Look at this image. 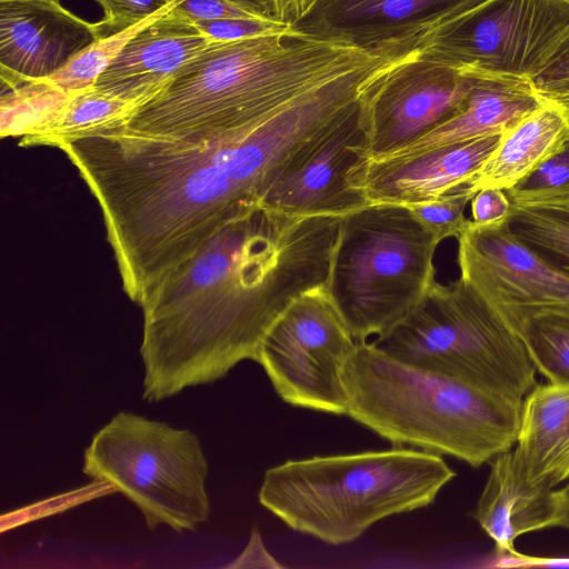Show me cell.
Returning a JSON list of instances; mask_svg holds the SVG:
<instances>
[{
    "label": "cell",
    "instance_id": "6da1fadb",
    "mask_svg": "<svg viewBox=\"0 0 569 569\" xmlns=\"http://www.w3.org/2000/svg\"><path fill=\"white\" fill-rule=\"evenodd\" d=\"M340 78L247 126L173 137L120 127L61 146L96 198L122 288L141 305L173 269L352 110Z\"/></svg>",
    "mask_w": 569,
    "mask_h": 569
},
{
    "label": "cell",
    "instance_id": "7a4b0ae2",
    "mask_svg": "<svg viewBox=\"0 0 569 569\" xmlns=\"http://www.w3.org/2000/svg\"><path fill=\"white\" fill-rule=\"evenodd\" d=\"M340 222L261 204L227 220L140 305L142 398L164 400L254 360L292 301L326 286Z\"/></svg>",
    "mask_w": 569,
    "mask_h": 569
},
{
    "label": "cell",
    "instance_id": "3957f363",
    "mask_svg": "<svg viewBox=\"0 0 569 569\" xmlns=\"http://www.w3.org/2000/svg\"><path fill=\"white\" fill-rule=\"evenodd\" d=\"M389 50L327 41L292 27L216 41L182 64L123 127L173 137L232 131Z\"/></svg>",
    "mask_w": 569,
    "mask_h": 569
},
{
    "label": "cell",
    "instance_id": "277c9868",
    "mask_svg": "<svg viewBox=\"0 0 569 569\" xmlns=\"http://www.w3.org/2000/svg\"><path fill=\"white\" fill-rule=\"evenodd\" d=\"M343 382L346 415L393 446L472 467L516 445L522 400L397 360L359 342Z\"/></svg>",
    "mask_w": 569,
    "mask_h": 569
},
{
    "label": "cell",
    "instance_id": "5b68a950",
    "mask_svg": "<svg viewBox=\"0 0 569 569\" xmlns=\"http://www.w3.org/2000/svg\"><path fill=\"white\" fill-rule=\"evenodd\" d=\"M455 477L442 456L393 446L287 460L266 470L258 500L290 529L338 546L430 506Z\"/></svg>",
    "mask_w": 569,
    "mask_h": 569
},
{
    "label": "cell",
    "instance_id": "8992f818",
    "mask_svg": "<svg viewBox=\"0 0 569 569\" xmlns=\"http://www.w3.org/2000/svg\"><path fill=\"white\" fill-rule=\"evenodd\" d=\"M439 243L403 204H369L341 218L325 287L358 343L389 331L425 297Z\"/></svg>",
    "mask_w": 569,
    "mask_h": 569
},
{
    "label": "cell",
    "instance_id": "52a82bcc",
    "mask_svg": "<svg viewBox=\"0 0 569 569\" xmlns=\"http://www.w3.org/2000/svg\"><path fill=\"white\" fill-rule=\"evenodd\" d=\"M373 345L402 362L523 399L537 385L520 337L461 278L431 286Z\"/></svg>",
    "mask_w": 569,
    "mask_h": 569
},
{
    "label": "cell",
    "instance_id": "ba28073f",
    "mask_svg": "<svg viewBox=\"0 0 569 569\" xmlns=\"http://www.w3.org/2000/svg\"><path fill=\"white\" fill-rule=\"evenodd\" d=\"M82 471L113 485L141 511L149 529L194 530L208 521V462L188 429L121 411L92 437Z\"/></svg>",
    "mask_w": 569,
    "mask_h": 569
},
{
    "label": "cell",
    "instance_id": "9c48e42d",
    "mask_svg": "<svg viewBox=\"0 0 569 569\" xmlns=\"http://www.w3.org/2000/svg\"><path fill=\"white\" fill-rule=\"evenodd\" d=\"M568 36L565 0H482L429 34L419 56L461 73L533 80Z\"/></svg>",
    "mask_w": 569,
    "mask_h": 569
},
{
    "label": "cell",
    "instance_id": "30bf717a",
    "mask_svg": "<svg viewBox=\"0 0 569 569\" xmlns=\"http://www.w3.org/2000/svg\"><path fill=\"white\" fill-rule=\"evenodd\" d=\"M357 343L320 286L299 296L276 320L254 361L286 403L346 415L343 373Z\"/></svg>",
    "mask_w": 569,
    "mask_h": 569
},
{
    "label": "cell",
    "instance_id": "8fae6325",
    "mask_svg": "<svg viewBox=\"0 0 569 569\" xmlns=\"http://www.w3.org/2000/svg\"><path fill=\"white\" fill-rule=\"evenodd\" d=\"M457 240L460 278L508 326L541 313L569 317V276L515 238L506 223L468 219Z\"/></svg>",
    "mask_w": 569,
    "mask_h": 569
},
{
    "label": "cell",
    "instance_id": "7c38bea8",
    "mask_svg": "<svg viewBox=\"0 0 569 569\" xmlns=\"http://www.w3.org/2000/svg\"><path fill=\"white\" fill-rule=\"evenodd\" d=\"M419 54L420 48L390 64L360 97L368 159L391 153L429 131L448 118L470 90L471 74Z\"/></svg>",
    "mask_w": 569,
    "mask_h": 569
},
{
    "label": "cell",
    "instance_id": "4fadbf2b",
    "mask_svg": "<svg viewBox=\"0 0 569 569\" xmlns=\"http://www.w3.org/2000/svg\"><path fill=\"white\" fill-rule=\"evenodd\" d=\"M367 156L359 106L326 133L272 183L260 204L297 216L343 217L370 204L349 181L350 170Z\"/></svg>",
    "mask_w": 569,
    "mask_h": 569
},
{
    "label": "cell",
    "instance_id": "5bb4252c",
    "mask_svg": "<svg viewBox=\"0 0 569 569\" xmlns=\"http://www.w3.org/2000/svg\"><path fill=\"white\" fill-rule=\"evenodd\" d=\"M482 0H315L291 27L308 36L377 50L417 44Z\"/></svg>",
    "mask_w": 569,
    "mask_h": 569
},
{
    "label": "cell",
    "instance_id": "9a60e30c",
    "mask_svg": "<svg viewBox=\"0 0 569 569\" xmlns=\"http://www.w3.org/2000/svg\"><path fill=\"white\" fill-rule=\"evenodd\" d=\"M503 134L429 148L403 157L371 160L365 156L350 170L349 181L370 204L408 206L463 189L472 190L479 171Z\"/></svg>",
    "mask_w": 569,
    "mask_h": 569
},
{
    "label": "cell",
    "instance_id": "2e32d148",
    "mask_svg": "<svg viewBox=\"0 0 569 569\" xmlns=\"http://www.w3.org/2000/svg\"><path fill=\"white\" fill-rule=\"evenodd\" d=\"M102 36L101 21L83 20L59 0L1 1V89L49 78Z\"/></svg>",
    "mask_w": 569,
    "mask_h": 569
},
{
    "label": "cell",
    "instance_id": "e0dca14e",
    "mask_svg": "<svg viewBox=\"0 0 569 569\" xmlns=\"http://www.w3.org/2000/svg\"><path fill=\"white\" fill-rule=\"evenodd\" d=\"M181 1L138 31L93 88L140 108L182 64L216 42L178 9Z\"/></svg>",
    "mask_w": 569,
    "mask_h": 569
},
{
    "label": "cell",
    "instance_id": "ac0fdd59",
    "mask_svg": "<svg viewBox=\"0 0 569 569\" xmlns=\"http://www.w3.org/2000/svg\"><path fill=\"white\" fill-rule=\"evenodd\" d=\"M465 74L473 77L472 84L448 118L410 143L377 159L403 157L429 148L506 132L547 101L530 79L487 72Z\"/></svg>",
    "mask_w": 569,
    "mask_h": 569
},
{
    "label": "cell",
    "instance_id": "d6986e66",
    "mask_svg": "<svg viewBox=\"0 0 569 569\" xmlns=\"http://www.w3.org/2000/svg\"><path fill=\"white\" fill-rule=\"evenodd\" d=\"M473 517L503 557L519 555L515 541L522 535L556 527L558 493L528 479L516 449L496 456Z\"/></svg>",
    "mask_w": 569,
    "mask_h": 569
},
{
    "label": "cell",
    "instance_id": "ffe728a7",
    "mask_svg": "<svg viewBox=\"0 0 569 569\" xmlns=\"http://www.w3.org/2000/svg\"><path fill=\"white\" fill-rule=\"evenodd\" d=\"M516 451L529 480L569 479V385H536L523 398Z\"/></svg>",
    "mask_w": 569,
    "mask_h": 569
},
{
    "label": "cell",
    "instance_id": "44dd1931",
    "mask_svg": "<svg viewBox=\"0 0 569 569\" xmlns=\"http://www.w3.org/2000/svg\"><path fill=\"white\" fill-rule=\"evenodd\" d=\"M569 137V109L546 101L505 132L479 171L472 190H507L549 158Z\"/></svg>",
    "mask_w": 569,
    "mask_h": 569
},
{
    "label": "cell",
    "instance_id": "7402d4cb",
    "mask_svg": "<svg viewBox=\"0 0 569 569\" xmlns=\"http://www.w3.org/2000/svg\"><path fill=\"white\" fill-rule=\"evenodd\" d=\"M138 104L93 87L77 92L46 122L21 137V147L63 144L127 126Z\"/></svg>",
    "mask_w": 569,
    "mask_h": 569
},
{
    "label": "cell",
    "instance_id": "603a6c76",
    "mask_svg": "<svg viewBox=\"0 0 569 569\" xmlns=\"http://www.w3.org/2000/svg\"><path fill=\"white\" fill-rule=\"evenodd\" d=\"M505 223L515 238L569 276V198L511 202Z\"/></svg>",
    "mask_w": 569,
    "mask_h": 569
},
{
    "label": "cell",
    "instance_id": "cb8c5ba5",
    "mask_svg": "<svg viewBox=\"0 0 569 569\" xmlns=\"http://www.w3.org/2000/svg\"><path fill=\"white\" fill-rule=\"evenodd\" d=\"M548 382L569 385V317L541 313L509 326Z\"/></svg>",
    "mask_w": 569,
    "mask_h": 569
},
{
    "label": "cell",
    "instance_id": "d4e9b609",
    "mask_svg": "<svg viewBox=\"0 0 569 569\" xmlns=\"http://www.w3.org/2000/svg\"><path fill=\"white\" fill-rule=\"evenodd\" d=\"M72 94L47 79L1 89V137H22L59 111Z\"/></svg>",
    "mask_w": 569,
    "mask_h": 569
},
{
    "label": "cell",
    "instance_id": "484cf974",
    "mask_svg": "<svg viewBox=\"0 0 569 569\" xmlns=\"http://www.w3.org/2000/svg\"><path fill=\"white\" fill-rule=\"evenodd\" d=\"M178 1H171L153 16L130 28L100 37L77 53L63 68L47 78V80L69 94H74L93 87L98 77L108 68L128 41L146 24L170 9Z\"/></svg>",
    "mask_w": 569,
    "mask_h": 569
},
{
    "label": "cell",
    "instance_id": "4316f807",
    "mask_svg": "<svg viewBox=\"0 0 569 569\" xmlns=\"http://www.w3.org/2000/svg\"><path fill=\"white\" fill-rule=\"evenodd\" d=\"M505 192L511 202L569 198V137L538 168Z\"/></svg>",
    "mask_w": 569,
    "mask_h": 569
},
{
    "label": "cell",
    "instance_id": "83f0119b",
    "mask_svg": "<svg viewBox=\"0 0 569 569\" xmlns=\"http://www.w3.org/2000/svg\"><path fill=\"white\" fill-rule=\"evenodd\" d=\"M475 193L463 189L436 200L408 204L412 214L435 238L441 242L448 238H458L468 219L465 210Z\"/></svg>",
    "mask_w": 569,
    "mask_h": 569
},
{
    "label": "cell",
    "instance_id": "f1b7e54d",
    "mask_svg": "<svg viewBox=\"0 0 569 569\" xmlns=\"http://www.w3.org/2000/svg\"><path fill=\"white\" fill-rule=\"evenodd\" d=\"M116 491V488L110 482L92 479L90 483L76 490L26 506L24 508L10 512L9 515H2L1 531L3 532L6 529L21 526L22 523L31 520L49 517L52 513L64 511L79 503H83L88 500L110 495Z\"/></svg>",
    "mask_w": 569,
    "mask_h": 569
},
{
    "label": "cell",
    "instance_id": "f546056e",
    "mask_svg": "<svg viewBox=\"0 0 569 569\" xmlns=\"http://www.w3.org/2000/svg\"><path fill=\"white\" fill-rule=\"evenodd\" d=\"M194 23L204 34L217 41H236L280 33L291 28L280 20L261 17L196 20Z\"/></svg>",
    "mask_w": 569,
    "mask_h": 569
},
{
    "label": "cell",
    "instance_id": "4dcf8cb0",
    "mask_svg": "<svg viewBox=\"0 0 569 569\" xmlns=\"http://www.w3.org/2000/svg\"><path fill=\"white\" fill-rule=\"evenodd\" d=\"M103 10L106 36L130 28L168 6L169 0H96Z\"/></svg>",
    "mask_w": 569,
    "mask_h": 569
},
{
    "label": "cell",
    "instance_id": "1f68e13d",
    "mask_svg": "<svg viewBox=\"0 0 569 569\" xmlns=\"http://www.w3.org/2000/svg\"><path fill=\"white\" fill-rule=\"evenodd\" d=\"M532 82L542 98L569 109V36Z\"/></svg>",
    "mask_w": 569,
    "mask_h": 569
},
{
    "label": "cell",
    "instance_id": "d6a6232c",
    "mask_svg": "<svg viewBox=\"0 0 569 569\" xmlns=\"http://www.w3.org/2000/svg\"><path fill=\"white\" fill-rule=\"evenodd\" d=\"M470 202L471 221L480 226L502 224L511 210V201L505 190L497 188L479 190Z\"/></svg>",
    "mask_w": 569,
    "mask_h": 569
},
{
    "label": "cell",
    "instance_id": "836d02e7",
    "mask_svg": "<svg viewBox=\"0 0 569 569\" xmlns=\"http://www.w3.org/2000/svg\"><path fill=\"white\" fill-rule=\"evenodd\" d=\"M178 9L193 21L261 17L229 0H182Z\"/></svg>",
    "mask_w": 569,
    "mask_h": 569
},
{
    "label": "cell",
    "instance_id": "e575fe53",
    "mask_svg": "<svg viewBox=\"0 0 569 569\" xmlns=\"http://www.w3.org/2000/svg\"><path fill=\"white\" fill-rule=\"evenodd\" d=\"M226 568H283L267 550L257 528H253L247 547Z\"/></svg>",
    "mask_w": 569,
    "mask_h": 569
},
{
    "label": "cell",
    "instance_id": "d590c367",
    "mask_svg": "<svg viewBox=\"0 0 569 569\" xmlns=\"http://www.w3.org/2000/svg\"><path fill=\"white\" fill-rule=\"evenodd\" d=\"M315 0H271L278 20L292 26L311 7Z\"/></svg>",
    "mask_w": 569,
    "mask_h": 569
},
{
    "label": "cell",
    "instance_id": "8d00e7d4",
    "mask_svg": "<svg viewBox=\"0 0 569 569\" xmlns=\"http://www.w3.org/2000/svg\"><path fill=\"white\" fill-rule=\"evenodd\" d=\"M173 1V0H169ZM232 1L247 10L251 11L254 14L277 19L273 11V6L271 0H229ZM278 20V19H277Z\"/></svg>",
    "mask_w": 569,
    "mask_h": 569
},
{
    "label": "cell",
    "instance_id": "74e56055",
    "mask_svg": "<svg viewBox=\"0 0 569 569\" xmlns=\"http://www.w3.org/2000/svg\"><path fill=\"white\" fill-rule=\"evenodd\" d=\"M558 493V517L556 527L569 530V482L562 488L557 490Z\"/></svg>",
    "mask_w": 569,
    "mask_h": 569
},
{
    "label": "cell",
    "instance_id": "f35d334b",
    "mask_svg": "<svg viewBox=\"0 0 569 569\" xmlns=\"http://www.w3.org/2000/svg\"><path fill=\"white\" fill-rule=\"evenodd\" d=\"M1 1H14V0H0V2H1Z\"/></svg>",
    "mask_w": 569,
    "mask_h": 569
},
{
    "label": "cell",
    "instance_id": "ab89813d",
    "mask_svg": "<svg viewBox=\"0 0 569 569\" xmlns=\"http://www.w3.org/2000/svg\"><path fill=\"white\" fill-rule=\"evenodd\" d=\"M565 1L569 2V0H565Z\"/></svg>",
    "mask_w": 569,
    "mask_h": 569
}]
</instances>
